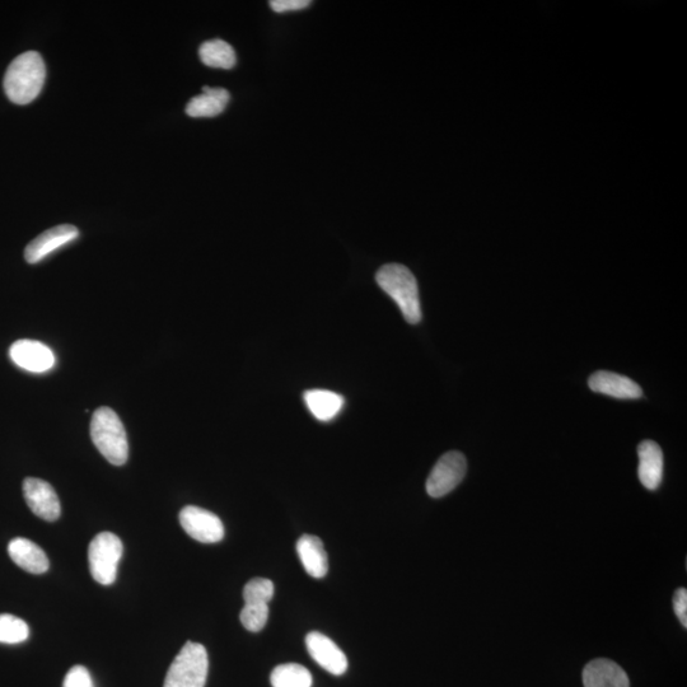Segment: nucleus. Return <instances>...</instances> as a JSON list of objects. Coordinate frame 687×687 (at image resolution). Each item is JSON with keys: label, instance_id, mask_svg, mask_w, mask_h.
I'll return each instance as SVG.
<instances>
[{"label": "nucleus", "instance_id": "nucleus-1", "mask_svg": "<svg viewBox=\"0 0 687 687\" xmlns=\"http://www.w3.org/2000/svg\"><path fill=\"white\" fill-rule=\"evenodd\" d=\"M46 78L44 59L27 51L13 60L4 76V91L16 105H28L39 97Z\"/></svg>", "mask_w": 687, "mask_h": 687}, {"label": "nucleus", "instance_id": "nucleus-2", "mask_svg": "<svg viewBox=\"0 0 687 687\" xmlns=\"http://www.w3.org/2000/svg\"><path fill=\"white\" fill-rule=\"evenodd\" d=\"M376 280L383 292L399 306L404 319L411 325L422 321L419 288L413 273L400 264H387L377 271Z\"/></svg>", "mask_w": 687, "mask_h": 687}, {"label": "nucleus", "instance_id": "nucleus-3", "mask_svg": "<svg viewBox=\"0 0 687 687\" xmlns=\"http://www.w3.org/2000/svg\"><path fill=\"white\" fill-rule=\"evenodd\" d=\"M93 445L110 464L123 466L129 457L128 437L119 415L110 408H100L91 422Z\"/></svg>", "mask_w": 687, "mask_h": 687}, {"label": "nucleus", "instance_id": "nucleus-4", "mask_svg": "<svg viewBox=\"0 0 687 687\" xmlns=\"http://www.w3.org/2000/svg\"><path fill=\"white\" fill-rule=\"evenodd\" d=\"M208 671L207 649L202 644L188 642L168 668L163 687H204Z\"/></svg>", "mask_w": 687, "mask_h": 687}, {"label": "nucleus", "instance_id": "nucleus-5", "mask_svg": "<svg viewBox=\"0 0 687 687\" xmlns=\"http://www.w3.org/2000/svg\"><path fill=\"white\" fill-rule=\"evenodd\" d=\"M124 553L123 542L111 532H101L90 544L88 563L93 579L102 586L115 582L118 565Z\"/></svg>", "mask_w": 687, "mask_h": 687}, {"label": "nucleus", "instance_id": "nucleus-6", "mask_svg": "<svg viewBox=\"0 0 687 687\" xmlns=\"http://www.w3.org/2000/svg\"><path fill=\"white\" fill-rule=\"evenodd\" d=\"M467 462L461 452H448L439 458L427 480V493L432 498H442L456 489L464 480Z\"/></svg>", "mask_w": 687, "mask_h": 687}, {"label": "nucleus", "instance_id": "nucleus-7", "mask_svg": "<svg viewBox=\"0 0 687 687\" xmlns=\"http://www.w3.org/2000/svg\"><path fill=\"white\" fill-rule=\"evenodd\" d=\"M180 523L186 534L203 544H216L224 537L221 518L207 509L188 506L180 512Z\"/></svg>", "mask_w": 687, "mask_h": 687}, {"label": "nucleus", "instance_id": "nucleus-8", "mask_svg": "<svg viewBox=\"0 0 687 687\" xmlns=\"http://www.w3.org/2000/svg\"><path fill=\"white\" fill-rule=\"evenodd\" d=\"M23 495H25L28 507L41 520L54 522L60 517L62 507H60L58 494L46 481L27 478L23 481Z\"/></svg>", "mask_w": 687, "mask_h": 687}, {"label": "nucleus", "instance_id": "nucleus-9", "mask_svg": "<svg viewBox=\"0 0 687 687\" xmlns=\"http://www.w3.org/2000/svg\"><path fill=\"white\" fill-rule=\"evenodd\" d=\"M16 366L32 373H44L55 366V355L48 345L35 340H18L9 349Z\"/></svg>", "mask_w": 687, "mask_h": 687}, {"label": "nucleus", "instance_id": "nucleus-10", "mask_svg": "<svg viewBox=\"0 0 687 687\" xmlns=\"http://www.w3.org/2000/svg\"><path fill=\"white\" fill-rule=\"evenodd\" d=\"M306 646L313 660L330 674L341 676L347 672L348 658L334 640L322 633L312 632L306 637Z\"/></svg>", "mask_w": 687, "mask_h": 687}, {"label": "nucleus", "instance_id": "nucleus-11", "mask_svg": "<svg viewBox=\"0 0 687 687\" xmlns=\"http://www.w3.org/2000/svg\"><path fill=\"white\" fill-rule=\"evenodd\" d=\"M78 236V228L70 226V224L50 228L28 243L25 249V259L28 264L40 263L46 256L76 240Z\"/></svg>", "mask_w": 687, "mask_h": 687}, {"label": "nucleus", "instance_id": "nucleus-12", "mask_svg": "<svg viewBox=\"0 0 687 687\" xmlns=\"http://www.w3.org/2000/svg\"><path fill=\"white\" fill-rule=\"evenodd\" d=\"M588 386L598 394L615 397V399H640L643 396V390L637 382L614 372L593 373L588 380Z\"/></svg>", "mask_w": 687, "mask_h": 687}, {"label": "nucleus", "instance_id": "nucleus-13", "mask_svg": "<svg viewBox=\"0 0 687 687\" xmlns=\"http://www.w3.org/2000/svg\"><path fill=\"white\" fill-rule=\"evenodd\" d=\"M584 687H630L628 675L614 661L595 660L583 671Z\"/></svg>", "mask_w": 687, "mask_h": 687}, {"label": "nucleus", "instance_id": "nucleus-14", "mask_svg": "<svg viewBox=\"0 0 687 687\" xmlns=\"http://www.w3.org/2000/svg\"><path fill=\"white\" fill-rule=\"evenodd\" d=\"M640 483L648 490H656L663 478V452L653 441H644L638 447Z\"/></svg>", "mask_w": 687, "mask_h": 687}, {"label": "nucleus", "instance_id": "nucleus-15", "mask_svg": "<svg viewBox=\"0 0 687 687\" xmlns=\"http://www.w3.org/2000/svg\"><path fill=\"white\" fill-rule=\"evenodd\" d=\"M8 554L13 563L18 567L32 574H42L48 572L49 559L44 550L28 539L17 537L9 542Z\"/></svg>", "mask_w": 687, "mask_h": 687}, {"label": "nucleus", "instance_id": "nucleus-16", "mask_svg": "<svg viewBox=\"0 0 687 687\" xmlns=\"http://www.w3.org/2000/svg\"><path fill=\"white\" fill-rule=\"evenodd\" d=\"M297 553L312 578H324L329 572V558L319 537L303 535L297 542Z\"/></svg>", "mask_w": 687, "mask_h": 687}, {"label": "nucleus", "instance_id": "nucleus-17", "mask_svg": "<svg viewBox=\"0 0 687 687\" xmlns=\"http://www.w3.org/2000/svg\"><path fill=\"white\" fill-rule=\"evenodd\" d=\"M231 100L224 88H203V95L195 96L186 106V114L191 118H214L221 115Z\"/></svg>", "mask_w": 687, "mask_h": 687}, {"label": "nucleus", "instance_id": "nucleus-18", "mask_svg": "<svg viewBox=\"0 0 687 687\" xmlns=\"http://www.w3.org/2000/svg\"><path fill=\"white\" fill-rule=\"evenodd\" d=\"M305 401L313 417L320 422H331L344 408V397L329 390H310L305 392Z\"/></svg>", "mask_w": 687, "mask_h": 687}, {"label": "nucleus", "instance_id": "nucleus-19", "mask_svg": "<svg viewBox=\"0 0 687 687\" xmlns=\"http://www.w3.org/2000/svg\"><path fill=\"white\" fill-rule=\"evenodd\" d=\"M199 56L202 62L210 68L232 69L237 62L236 53L232 46L219 39L204 42L200 46Z\"/></svg>", "mask_w": 687, "mask_h": 687}, {"label": "nucleus", "instance_id": "nucleus-20", "mask_svg": "<svg viewBox=\"0 0 687 687\" xmlns=\"http://www.w3.org/2000/svg\"><path fill=\"white\" fill-rule=\"evenodd\" d=\"M273 687H312L311 672L297 663L275 667L270 676Z\"/></svg>", "mask_w": 687, "mask_h": 687}, {"label": "nucleus", "instance_id": "nucleus-21", "mask_svg": "<svg viewBox=\"0 0 687 687\" xmlns=\"http://www.w3.org/2000/svg\"><path fill=\"white\" fill-rule=\"evenodd\" d=\"M28 635H30V629L25 621L13 615H0V643H22L27 640Z\"/></svg>", "mask_w": 687, "mask_h": 687}, {"label": "nucleus", "instance_id": "nucleus-22", "mask_svg": "<svg viewBox=\"0 0 687 687\" xmlns=\"http://www.w3.org/2000/svg\"><path fill=\"white\" fill-rule=\"evenodd\" d=\"M274 583L266 578H254L246 584L243 590L245 604H266L273 600Z\"/></svg>", "mask_w": 687, "mask_h": 687}, {"label": "nucleus", "instance_id": "nucleus-23", "mask_svg": "<svg viewBox=\"0 0 687 687\" xmlns=\"http://www.w3.org/2000/svg\"><path fill=\"white\" fill-rule=\"evenodd\" d=\"M268 619L269 605L266 604H245L240 615L242 625L252 633L263 630Z\"/></svg>", "mask_w": 687, "mask_h": 687}, {"label": "nucleus", "instance_id": "nucleus-24", "mask_svg": "<svg viewBox=\"0 0 687 687\" xmlns=\"http://www.w3.org/2000/svg\"><path fill=\"white\" fill-rule=\"evenodd\" d=\"M63 687H95V685L87 668L76 666L70 668L65 676Z\"/></svg>", "mask_w": 687, "mask_h": 687}, {"label": "nucleus", "instance_id": "nucleus-25", "mask_svg": "<svg viewBox=\"0 0 687 687\" xmlns=\"http://www.w3.org/2000/svg\"><path fill=\"white\" fill-rule=\"evenodd\" d=\"M310 0H273L270 2V8L277 13L301 11L310 6Z\"/></svg>", "mask_w": 687, "mask_h": 687}, {"label": "nucleus", "instance_id": "nucleus-26", "mask_svg": "<svg viewBox=\"0 0 687 687\" xmlns=\"http://www.w3.org/2000/svg\"><path fill=\"white\" fill-rule=\"evenodd\" d=\"M674 609L680 623L687 628V591L685 588H679L674 596Z\"/></svg>", "mask_w": 687, "mask_h": 687}]
</instances>
